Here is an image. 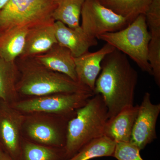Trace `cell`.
<instances>
[{
	"instance_id": "9a60e30c",
	"label": "cell",
	"mask_w": 160,
	"mask_h": 160,
	"mask_svg": "<svg viewBox=\"0 0 160 160\" xmlns=\"http://www.w3.org/2000/svg\"><path fill=\"white\" fill-rule=\"evenodd\" d=\"M139 106H128L116 115L108 119L104 129V136L116 143L129 142Z\"/></svg>"
},
{
	"instance_id": "cb8c5ba5",
	"label": "cell",
	"mask_w": 160,
	"mask_h": 160,
	"mask_svg": "<svg viewBox=\"0 0 160 160\" xmlns=\"http://www.w3.org/2000/svg\"><path fill=\"white\" fill-rule=\"evenodd\" d=\"M9 0H0V10L6 5Z\"/></svg>"
},
{
	"instance_id": "8992f818",
	"label": "cell",
	"mask_w": 160,
	"mask_h": 160,
	"mask_svg": "<svg viewBox=\"0 0 160 160\" xmlns=\"http://www.w3.org/2000/svg\"><path fill=\"white\" fill-rule=\"evenodd\" d=\"M25 114L22 131L24 138L42 146L65 147L68 122L75 114L71 116L42 113Z\"/></svg>"
},
{
	"instance_id": "2e32d148",
	"label": "cell",
	"mask_w": 160,
	"mask_h": 160,
	"mask_svg": "<svg viewBox=\"0 0 160 160\" xmlns=\"http://www.w3.org/2000/svg\"><path fill=\"white\" fill-rule=\"evenodd\" d=\"M29 28L18 27L0 34V57L15 62L22 53Z\"/></svg>"
},
{
	"instance_id": "9c48e42d",
	"label": "cell",
	"mask_w": 160,
	"mask_h": 160,
	"mask_svg": "<svg viewBox=\"0 0 160 160\" xmlns=\"http://www.w3.org/2000/svg\"><path fill=\"white\" fill-rule=\"evenodd\" d=\"M25 114L0 99V149L13 160H18Z\"/></svg>"
},
{
	"instance_id": "d6986e66",
	"label": "cell",
	"mask_w": 160,
	"mask_h": 160,
	"mask_svg": "<svg viewBox=\"0 0 160 160\" xmlns=\"http://www.w3.org/2000/svg\"><path fill=\"white\" fill-rule=\"evenodd\" d=\"M103 6L111 9L131 23L138 16L146 14L152 0H99Z\"/></svg>"
},
{
	"instance_id": "8fae6325",
	"label": "cell",
	"mask_w": 160,
	"mask_h": 160,
	"mask_svg": "<svg viewBox=\"0 0 160 160\" xmlns=\"http://www.w3.org/2000/svg\"><path fill=\"white\" fill-rule=\"evenodd\" d=\"M115 49L113 46L106 43L97 51L93 52L89 51L74 58L78 82L88 87L93 92L96 81L102 69V61L106 55Z\"/></svg>"
},
{
	"instance_id": "7402d4cb",
	"label": "cell",
	"mask_w": 160,
	"mask_h": 160,
	"mask_svg": "<svg viewBox=\"0 0 160 160\" xmlns=\"http://www.w3.org/2000/svg\"><path fill=\"white\" fill-rule=\"evenodd\" d=\"M141 150L131 143H116L113 157L118 160H144L141 156Z\"/></svg>"
},
{
	"instance_id": "ac0fdd59",
	"label": "cell",
	"mask_w": 160,
	"mask_h": 160,
	"mask_svg": "<svg viewBox=\"0 0 160 160\" xmlns=\"http://www.w3.org/2000/svg\"><path fill=\"white\" fill-rule=\"evenodd\" d=\"M18 160H67L64 148L42 146L22 138Z\"/></svg>"
},
{
	"instance_id": "ffe728a7",
	"label": "cell",
	"mask_w": 160,
	"mask_h": 160,
	"mask_svg": "<svg viewBox=\"0 0 160 160\" xmlns=\"http://www.w3.org/2000/svg\"><path fill=\"white\" fill-rule=\"evenodd\" d=\"M85 0H58L52 14L55 22L58 21L66 26L76 29L80 25L82 8Z\"/></svg>"
},
{
	"instance_id": "30bf717a",
	"label": "cell",
	"mask_w": 160,
	"mask_h": 160,
	"mask_svg": "<svg viewBox=\"0 0 160 160\" xmlns=\"http://www.w3.org/2000/svg\"><path fill=\"white\" fill-rule=\"evenodd\" d=\"M160 112V104L152 102L149 92H146L139 107L130 142L140 150L157 138L156 123Z\"/></svg>"
},
{
	"instance_id": "5b68a950",
	"label": "cell",
	"mask_w": 160,
	"mask_h": 160,
	"mask_svg": "<svg viewBox=\"0 0 160 160\" xmlns=\"http://www.w3.org/2000/svg\"><path fill=\"white\" fill-rule=\"evenodd\" d=\"M58 0H9L0 10V34L18 27L29 28L55 22Z\"/></svg>"
},
{
	"instance_id": "4fadbf2b",
	"label": "cell",
	"mask_w": 160,
	"mask_h": 160,
	"mask_svg": "<svg viewBox=\"0 0 160 160\" xmlns=\"http://www.w3.org/2000/svg\"><path fill=\"white\" fill-rule=\"evenodd\" d=\"M32 58L47 69L66 75L78 82L74 58L69 49L58 43L46 52Z\"/></svg>"
},
{
	"instance_id": "277c9868",
	"label": "cell",
	"mask_w": 160,
	"mask_h": 160,
	"mask_svg": "<svg viewBox=\"0 0 160 160\" xmlns=\"http://www.w3.org/2000/svg\"><path fill=\"white\" fill-rule=\"evenodd\" d=\"M97 39L109 43L129 56L143 72L152 76L148 61V48L151 35L148 30L146 16L141 14L124 29L106 32Z\"/></svg>"
},
{
	"instance_id": "603a6c76",
	"label": "cell",
	"mask_w": 160,
	"mask_h": 160,
	"mask_svg": "<svg viewBox=\"0 0 160 160\" xmlns=\"http://www.w3.org/2000/svg\"><path fill=\"white\" fill-rule=\"evenodd\" d=\"M0 160H13L5 152L0 149Z\"/></svg>"
},
{
	"instance_id": "6da1fadb",
	"label": "cell",
	"mask_w": 160,
	"mask_h": 160,
	"mask_svg": "<svg viewBox=\"0 0 160 160\" xmlns=\"http://www.w3.org/2000/svg\"><path fill=\"white\" fill-rule=\"evenodd\" d=\"M93 92L100 94L108 109L109 119L133 106L138 75L127 56L117 49L106 56Z\"/></svg>"
},
{
	"instance_id": "44dd1931",
	"label": "cell",
	"mask_w": 160,
	"mask_h": 160,
	"mask_svg": "<svg viewBox=\"0 0 160 160\" xmlns=\"http://www.w3.org/2000/svg\"><path fill=\"white\" fill-rule=\"evenodd\" d=\"M116 143L105 136L92 140L67 160H89L95 158L113 157Z\"/></svg>"
},
{
	"instance_id": "7c38bea8",
	"label": "cell",
	"mask_w": 160,
	"mask_h": 160,
	"mask_svg": "<svg viewBox=\"0 0 160 160\" xmlns=\"http://www.w3.org/2000/svg\"><path fill=\"white\" fill-rule=\"evenodd\" d=\"M54 27L58 44L69 49L74 58L84 54L89 51V48L98 44L97 39L86 34L81 26L72 29L56 21Z\"/></svg>"
},
{
	"instance_id": "e0dca14e",
	"label": "cell",
	"mask_w": 160,
	"mask_h": 160,
	"mask_svg": "<svg viewBox=\"0 0 160 160\" xmlns=\"http://www.w3.org/2000/svg\"><path fill=\"white\" fill-rule=\"evenodd\" d=\"M19 72L16 62H8L0 57V99L11 104L18 101L16 90Z\"/></svg>"
},
{
	"instance_id": "5bb4252c",
	"label": "cell",
	"mask_w": 160,
	"mask_h": 160,
	"mask_svg": "<svg viewBox=\"0 0 160 160\" xmlns=\"http://www.w3.org/2000/svg\"><path fill=\"white\" fill-rule=\"evenodd\" d=\"M54 22L43 23L29 28L24 50L18 58L34 57L46 52L57 43L55 33Z\"/></svg>"
},
{
	"instance_id": "52a82bcc",
	"label": "cell",
	"mask_w": 160,
	"mask_h": 160,
	"mask_svg": "<svg viewBox=\"0 0 160 160\" xmlns=\"http://www.w3.org/2000/svg\"><path fill=\"white\" fill-rule=\"evenodd\" d=\"M94 95L93 92L55 93L18 100L11 105L24 114L42 113L71 116L85 106Z\"/></svg>"
},
{
	"instance_id": "7a4b0ae2",
	"label": "cell",
	"mask_w": 160,
	"mask_h": 160,
	"mask_svg": "<svg viewBox=\"0 0 160 160\" xmlns=\"http://www.w3.org/2000/svg\"><path fill=\"white\" fill-rule=\"evenodd\" d=\"M16 62L19 72L16 85L18 95L30 98L55 93L93 92L66 75L47 69L33 58H18Z\"/></svg>"
},
{
	"instance_id": "3957f363",
	"label": "cell",
	"mask_w": 160,
	"mask_h": 160,
	"mask_svg": "<svg viewBox=\"0 0 160 160\" xmlns=\"http://www.w3.org/2000/svg\"><path fill=\"white\" fill-rule=\"evenodd\" d=\"M108 109L102 97L94 94L68 122L65 149L67 160L92 140L104 136Z\"/></svg>"
},
{
	"instance_id": "ba28073f",
	"label": "cell",
	"mask_w": 160,
	"mask_h": 160,
	"mask_svg": "<svg viewBox=\"0 0 160 160\" xmlns=\"http://www.w3.org/2000/svg\"><path fill=\"white\" fill-rule=\"evenodd\" d=\"M81 17L83 31L96 38L106 32L121 30L130 24L126 18L102 5L99 0H85Z\"/></svg>"
}]
</instances>
